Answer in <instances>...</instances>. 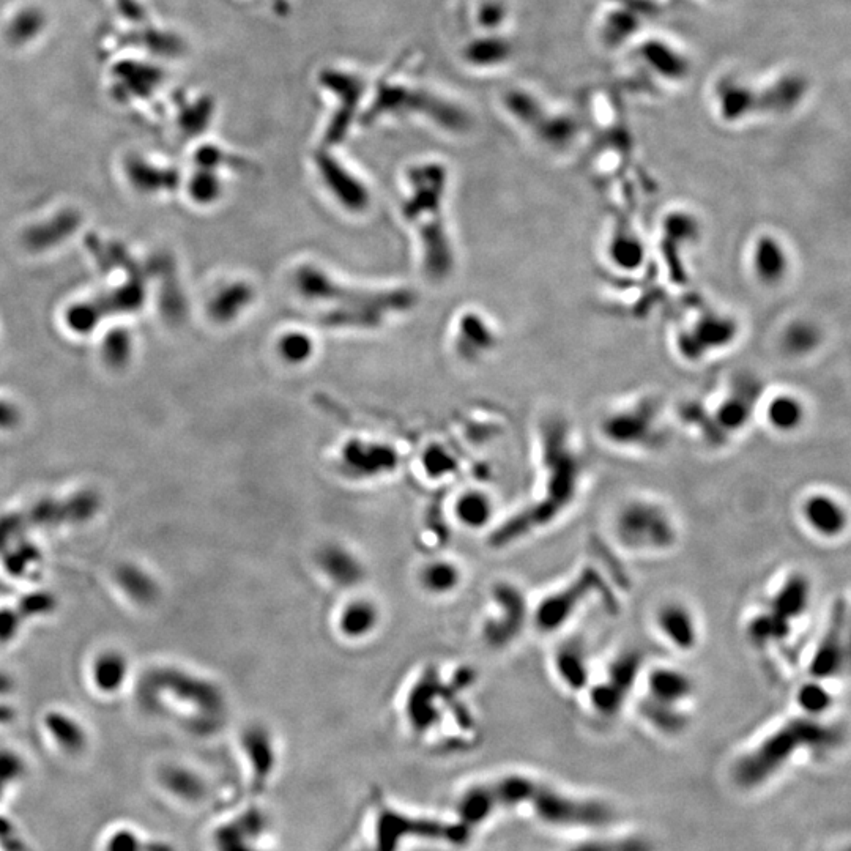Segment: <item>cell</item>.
Segmentation results:
<instances>
[{
	"mask_svg": "<svg viewBox=\"0 0 851 851\" xmlns=\"http://www.w3.org/2000/svg\"><path fill=\"white\" fill-rule=\"evenodd\" d=\"M844 740L845 733L839 725L798 714L741 752L730 766V779L740 790L754 792L784 773L801 755L829 754L839 749Z\"/></svg>",
	"mask_w": 851,
	"mask_h": 851,
	"instance_id": "6da1fadb",
	"label": "cell"
},
{
	"mask_svg": "<svg viewBox=\"0 0 851 851\" xmlns=\"http://www.w3.org/2000/svg\"><path fill=\"white\" fill-rule=\"evenodd\" d=\"M294 289L313 306L319 324L333 328L372 330L380 327L391 314L406 311L413 305L412 294L406 290L355 289L331 278L324 268L313 264L298 268Z\"/></svg>",
	"mask_w": 851,
	"mask_h": 851,
	"instance_id": "7a4b0ae2",
	"label": "cell"
},
{
	"mask_svg": "<svg viewBox=\"0 0 851 851\" xmlns=\"http://www.w3.org/2000/svg\"><path fill=\"white\" fill-rule=\"evenodd\" d=\"M402 213L420 243L421 264L432 281H442L454 268V251L446 227L445 194L448 174L440 163H421L409 169Z\"/></svg>",
	"mask_w": 851,
	"mask_h": 851,
	"instance_id": "3957f363",
	"label": "cell"
},
{
	"mask_svg": "<svg viewBox=\"0 0 851 851\" xmlns=\"http://www.w3.org/2000/svg\"><path fill=\"white\" fill-rule=\"evenodd\" d=\"M612 535L632 554H666L675 549L680 528L672 511L651 498H629L612 517Z\"/></svg>",
	"mask_w": 851,
	"mask_h": 851,
	"instance_id": "277c9868",
	"label": "cell"
},
{
	"mask_svg": "<svg viewBox=\"0 0 851 851\" xmlns=\"http://www.w3.org/2000/svg\"><path fill=\"white\" fill-rule=\"evenodd\" d=\"M369 111L374 116L424 117L446 133H464L470 128L469 112L442 93L409 86L406 82H383ZM371 114V116H372Z\"/></svg>",
	"mask_w": 851,
	"mask_h": 851,
	"instance_id": "5b68a950",
	"label": "cell"
},
{
	"mask_svg": "<svg viewBox=\"0 0 851 851\" xmlns=\"http://www.w3.org/2000/svg\"><path fill=\"white\" fill-rule=\"evenodd\" d=\"M539 822L557 829H604L615 822L610 804L539 782L527 804Z\"/></svg>",
	"mask_w": 851,
	"mask_h": 851,
	"instance_id": "8992f818",
	"label": "cell"
},
{
	"mask_svg": "<svg viewBox=\"0 0 851 851\" xmlns=\"http://www.w3.org/2000/svg\"><path fill=\"white\" fill-rule=\"evenodd\" d=\"M647 658L639 648H625L607 662L603 677L590 681L584 695L596 718L614 721L625 710L642 681Z\"/></svg>",
	"mask_w": 851,
	"mask_h": 851,
	"instance_id": "52a82bcc",
	"label": "cell"
},
{
	"mask_svg": "<svg viewBox=\"0 0 851 851\" xmlns=\"http://www.w3.org/2000/svg\"><path fill=\"white\" fill-rule=\"evenodd\" d=\"M614 596L595 566L587 565L557 590L550 591L532 610L533 625L543 634H557L574 620L585 604L599 596Z\"/></svg>",
	"mask_w": 851,
	"mask_h": 851,
	"instance_id": "ba28073f",
	"label": "cell"
},
{
	"mask_svg": "<svg viewBox=\"0 0 851 851\" xmlns=\"http://www.w3.org/2000/svg\"><path fill=\"white\" fill-rule=\"evenodd\" d=\"M631 51L634 67L642 70L647 79L661 84L664 90L678 89L691 78V57L670 38L640 35L632 43Z\"/></svg>",
	"mask_w": 851,
	"mask_h": 851,
	"instance_id": "9c48e42d",
	"label": "cell"
},
{
	"mask_svg": "<svg viewBox=\"0 0 851 851\" xmlns=\"http://www.w3.org/2000/svg\"><path fill=\"white\" fill-rule=\"evenodd\" d=\"M847 629L848 604L844 598H839L829 612L822 636L818 637L807 664L809 678L829 683L847 670L850 658Z\"/></svg>",
	"mask_w": 851,
	"mask_h": 851,
	"instance_id": "30bf717a",
	"label": "cell"
},
{
	"mask_svg": "<svg viewBox=\"0 0 851 851\" xmlns=\"http://www.w3.org/2000/svg\"><path fill=\"white\" fill-rule=\"evenodd\" d=\"M711 111L724 125H743L760 114L759 89L740 70L724 71L710 89Z\"/></svg>",
	"mask_w": 851,
	"mask_h": 851,
	"instance_id": "8fae6325",
	"label": "cell"
},
{
	"mask_svg": "<svg viewBox=\"0 0 851 851\" xmlns=\"http://www.w3.org/2000/svg\"><path fill=\"white\" fill-rule=\"evenodd\" d=\"M319 84L338 100L336 117L331 120L327 136H325L328 147H333V145L339 144L344 138V134L349 131L350 123H352L358 108H360L361 100L365 98L368 84L355 71L338 67L327 68V70L322 71L319 76Z\"/></svg>",
	"mask_w": 851,
	"mask_h": 851,
	"instance_id": "7c38bea8",
	"label": "cell"
},
{
	"mask_svg": "<svg viewBox=\"0 0 851 851\" xmlns=\"http://www.w3.org/2000/svg\"><path fill=\"white\" fill-rule=\"evenodd\" d=\"M314 166L325 190L342 209L354 213L368 209L371 204L368 186L344 161L324 149L317 152Z\"/></svg>",
	"mask_w": 851,
	"mask_h": 851,
	"instance_id": "4fadbf2b",
	"label": "cell"
},
{
	"mask_svg": "<svg viewBox=\"0 0 851 851\" xmlns=\"http://www.w3.org/2000/svg\"><path fill=\"white\" fill-rule=\"evenodd\" d=\"M757 89L762 116L787 117L804 105L811 84L799 71L785 68L774 71L765 82H757Z\"/></svg>",
	"mask_w": 851,
	"mask_h": 851,
	"instance_id": "5bb4252c",
	"label": "cell"
},
{
	"mask_svg": "<svg viewBox=\"0 0 851 851\" xmlns=\"http://www.w3.org/2000/svg\"><path fill=\"white\" fill-rule=\"evenodd\" d=\"M799 517L804 527L822 541H836L847 533L850 525L847 506L831 492L814 491L803 498Z\"/></svg>",
	"mask_w": 851,
	"mask_h": 851,
	"instance_id": "9a60e30c",
	"label": "cell"
},
{
	"mask_svg": "<svg viewBox=\"0 0 851 851\" xmlns=\"http://www.w3.org/2000/svg\"><path fill=\"white\" fill-rule=\"evenodd\" d=\"M752 278L762 287L774 289L787 283L792 272V254L781 237L760 234L754 238L747 253Z\"/></svg>",
	"mask_w": 851,
	"mask_h": 851,
	"instance_id": "2e32d148",
	"label": "cell"
},
{
	"mask_svg": "<svg viewBox=\"0 0 851 851\" xmlns=\"http://www.w3.org/2000/svg\"><path fill=\"white\" fill-rule=\"evenodd\" d=\"M653 623L661 639L678 653H692L700 645L699 618L683 601H664L655 610Z\"/></svg>",
	"mask_w": 851,
	"mask_h": 851,
	"instance_id": "e0dca14e",
	"label": "cell"
},
{
	"mask_svg": "<svg viewBox=\"0 0 851 851\" xmlns=\"http://www.w3.org/2000/svg\"><path fill=\"white\" fill-rule=\"evenodd\" d=\"M645 695L658 702L688 708L697 694L691 673L675 666L647 667L642 678Z\"/></svg>",
	"mask_w": 851,
	"mask_h": 851,
	"instance_id": "ac0fdd59",
	"label": "cell"
},
{
	"mask_svg": "<svg viewBox=\"0 0 851 851\" xmlns=\"http://www.w3.org/2000/svg\"><path fill=\"white\" fill-rule=\"evenodd\" d=\"M812 601L814 584L811 577L801 571H795L781 580V584L777 585L773 595L766 601L765 607L776 617L787 621L788 625L795 626L806 617Z\"/></svg>",
	"mask_w": 851,
	"mask_h": 851,
	"instance_id": "d6986e66",
	"label": "cell"
},
{
	"mask_svg": "<svg viewBox=\"0 0 851 851\" xmlns=\"http://www.w3.org/2000/svg\"><path fill=\"white\" fill-rule=\"evenodd\" d=\"M48 30V12L35 2L16 5L2 23V37L13 49H27L37 45L46 37Z\"/></svg>",
	"mask_w": 851,
	"mask_h": 851,
	"instance_id": "ffe728a7",
	"label": "cell"
},
{
	"mask_svg": "<svg viewBox=\"0 0 851 851\" xmlns=\"http://www.w3.org/2000/svg\"><path fill=\"white\" fill-rule=\"evenodd\" d=\"M516 46L505 32L502 34H480L470 38L462 46L461 59L467 67L476 71L503 70L513 62Z\"/></svg>",
	"mask_w": 851,
	"mask_h": 851,
	"instance_id": "44dd1931",
	"label": "cell"
},
{
	"mask_svg": "<svg viewBox=\"0 0 851 851\" xmlns=\"http://www.w3.org/2000/svg\"><path fill=\"white\" fill-rule=\"evenodd\" d=\"M552 666L563 688L584 694L591 681L590 656L584 642L569 639L560 643L555 650Z\"/></svg>",
	"mask_w": 851,
	"mask_h": 851,
	"instance_id": "7402d4cb",
	"label": "cell"
},
{
	"mask_svg": "<svg viewBox=\"0 0 851 851\" xmlns=\"http://www.w3.org/2000/svg\"><path fill=\"white\" fill-rule=\"evenodd\" d=\"M763 420L779 435H793L804 428L807 406L799 394L781 390L771 394L763 404Z\"/></svg>",
	"mask_w": 851,
	"mask_h": 851,
	"instance_id": "603a6c76",
	"label": "cell"
},
{
	"mask_svg": "<svg viewBox=\"0 0 851 851\" xmlns=\"http://www.w3.org/2000/svg\"><path fill=\"white\" fill-rule=\"evenodd\" d=\"M637 714L643 724L666 738H678L688 732L691 725L688 708L667 705V703L650 699L645 694L637 702Z\"/></svg>",
	"mask_w": 851,
	"mask_h": 851,
	"instance_id": "cb8c5ba5",
	"label": "cell"
},
{
	"mask_svg": "<svg viewBox=\"0 0 851 851\" xmlns=\"http://www.w3.org/2000/svg\"><path fill=\"white\" fill-rule=\"evenodd\" d=\"M163 82L160 68L157 65L141 64L133 60L131 64H120L112 71V87L117 93H123L127 100L149 98Z\"/></svg>",
	"mask_w": 851,
	"mask_h": 851,
	"instance_id": "d4e9b609",
	"label": "cell"
},
{
	"mask_svg": "<svg viewBox=\"0 0 851 851\" xmlns=\"http://www.w3.org/2000/svg\"><path fill=\"white\" fill-rule=\"evenodd\" d=\"M125 175L134 190L142 194H157L172 191L179 185V172L163 168L141 155H131L125 160Z\"/></svg>",
	"mask_w": 851,
	"mask_h": 851,
	"instance_id": "484cf974",
	"label": "cell"
},
{
	"mask_svg": "<svg viewBox=\"0 0 851 851\" xmlns=\"http://www.w3.org/2000/svg\"><path fill=\"white\" fill-rule=\"evenodd\" d=\"M639 26V12H634L629 7H610L607 12L599 16L596 30L603 45L614 49L625 45L631 46L642 35Z\"/></svg>",
	"mask_w": 851,
	"mask_h": 851,
	"instance_id": "4316f807",
	"label": "cell"
},
{
	"mask_svg": "<svg viewBox=\"0 0 851 851\" xmlns=\"http://www.w3.org/2000/svg\"><path fill=\"white\" fill-rule=\"evenodd\" d=\"M793 629L795 626L788 625L787 621L776 617L771 610L763 606L747 618L744 634L749 645L755 650H773L790 639Z\"/></svg>",
	"mask_w": 851,
	"mask_h": 851,
	"instance_id": "83f0119b",
	"label": "cell"
},
{
	"mask_svg": "<svg viewBox=\"0 0 851 851\" xmlns=\"http://www.w3.org/2000/svg\"><path fill=\"white\" fill-rule=\"evenodd\" d=\"M580 131H582V123L577 116H574V112L549 106L532 133L547 147L563 149L574 144L576 138H579Z\"/></svg>",
	"mask_w": 851,
	"mask_h": 851,
	"instance_id": "f1b7e54d",
	"label": "cell"
},
{
	"mask_svg": "<svg viewBox=\"0 0 851 851\" xmlns=\"http://www.w3.org/2000/svg\"><path fill=\"white\" fill-rule=\"evenodd\" d=\"M500 101L506 116L528 131L538 125L549 108L546 100L536 90L524 86L510 87L503 93Z\"/></svg>",
	"mask_w": 851,
	"mask_h": 851,
	"instance_id": "f546056e",
	"label": "cell"
},
{
	"mask_svg": "<svg viewBox=\"0 0 851 851\" xmlns=\"http://www.w3.org/2000/svg\"><path fill=\"white\" fill-rule=\"evenodd\" d=\"M254 302V289L245 281L224 284L210 298L209 316L218 324H231Z\"/></svg>",
	"mask_w": 851,
	"mask_h": 851,
	"instance_id": "4dcf8cb0",
	"label": "cell"
},
{
	"mask_svg": "<svg viewBox=\"0 0 851 851\" xmlns=\"http://www.w3.org/2000/svg\"><path fill=\"white\" fill-rule=\"evenodd\" d=\"M81 224V216L75 210H65L59 215L54 216L45 223L37 224L30 227L29 231L24 234V243L27 248L34 251H43V249L54 248L65 242L68 237L75 234Z\"/></svg>",
	"mask_w": 851,
	"mask_h": 851,
	"instance_id": "1f68e13d",
	"label": "cell"
},
{
	"mask_svg": "<svg viewBox=\"0 0 851 851\" xmlns=\"http://www.w3.org/2000/svg\"><path fill=\"white\" fill-rule=\"evenodd\" d=\"M454 342L459 355L475 360L495 346L494 331L478 314H467L459 320Z\"/></svg>",
	"mask_w": 851,
	"mask_h": 851,
	"instance_id": "d6a6232c",
	"label": "cell"
},
{
	"mask_svg": "<svg viewBox=\"0 0 851 851\" xmlns=\"http://www.w3.org/2000/svg\"><path fill=\"white\" fill-rule=\"evenodd\" d=\"M795 702L799 714L807 718L825 719L826 714L833 710L836 699L826 681L807 678L796 689Z\"/></svg>",
	"mask_w": 851,
	"mask_h": 851,
	"instance_id": "836d02e7",
	"label": "cell"
},
{
	"mask_svg": "<svg viewBox=\"0 0 851 851\" xmlns=\"http://www.w3.org/2000/svg\"><path fill=\"white\" fill-rule=\"evenodd\" d=\"M820 341V331L807 320H798L787 325L781 338L782 349L793 357L811 354L812 350L817 349Z\"/></svg>",
	"mask_w": 851,
	"mask_h": 851,
	"instance_id": "e575fe53",
	"label": "cell"
},
{
	"mask_svg": "<svg viewBox=\"0 0 851 851\" xmlns=\"http://www.w3.org/2000/svg\"><path fill=\"white\" fill-rule=\"evenodd\" d=\"M188 193L196 204H213L223 194V179L215 168L199 166L197 171L191 174L190 182H188Z\"/></svg>",
	"mask_w": 851,
	"mask_h": 851,
	"instance_id": "d590c367",
	"label": "cell"
},
{
	"mask_svg": "<svg viewBox=\"0 0 851 851\" xmlns=\"http://www.w3.org/2000/svg\"><path fill=\"white\" fill-rule=\"evenodd\" d=\"M643 253H645V249H643L642 242L637 235L621 234L618 237L610 238L609 248H607L610 264L621 268V270H628V268L634 270V268L640 267Z\"/></svg>",
	"mask_w": 851,
	"mask_h": 851,
	"instance_id": "8d00e7d4",
	"label": "cell"
},
{
	"mask_svg": "<svg viewBox=\"0 0 851 851\" xmlns=\"http://www.w3.org/2000/svg\"><path fill=\"white\" fill-rule=\"evenodd\" d=\"M473 15L476 27L483 34H502L511 21L510 5L505 0H481Z\"/></svg>",
	"mask_w": 851,
	"mask_h": 851,
	"instance_id": "74e56055",
	"label": "cell"
},
{
	"mask_svg": "<svg viewBox=\"0 0 851 851\" xmlns=\"http://www.w3.org/2000/svg\"><path fill=\"white\" fill-rule=\"evenodd\" d=\"M133 355V338L125 328H114L101 342V357L112 369H122L130 363Z\"/></svg>",
	"mask_w": 851,
	"mask_h": 851,
	"instance_id": "f35d334b",
	"label": "cell"
},
{
	"mask_svg": "<svg viewBox=\"0 0 851 851\" xmlns=\"http://www.w3.org/2000/svg\"><path fill=\"white\" fill-rule=\"evenodd\" d=\"M568 851H655V847L642 836H620L587 840Z\"/></svg>",
	"mask_w": 851,
	"mask_h": 851,
	"instance_id": "ab89813d",
	"label": "cell"
},
{
	"mask_svg": "<svg viewBox=\"0 0 851 851\" xmlns=\"http://www.w3.org/2000/svg\"><path fill=\"white\" fill-rule=\"evenodd\" d=\"M103 305L95 302H84L71 306L67 311V325L71 331L79 335H87L95 330L103 319Z\"/></svg>",
	"mask_w": 851,
	"mask_h": 851,
	"instance_id": "60d3db41",
	"label": "cell"
},
{
	"mask_svg": "<svg viewBox=\"0 0 851 851\" xmlns=\"http://www.w3.org/2000/svg\"><path fill=\"white\" fill-rule=\"evenodd\" d=\"M278 352L289 363H303L313 357L314 342L302 331H289L279 339Z\"/></svg>",
	"mask_w": 851,
	"mask_h": 851,
	"instance_id": "b9f144b4",
	"label": "cell"
},
{
	"mask_svg": "<svg viewBox=\"0 0 851 851\" xmlns=\"http://www.w3.org/2000/svg\"><path fill=\"white\" fill-rule=\"evenodd\" d=\"M459 505H461L459 506V516L465 524L480 527L491 519L492 502L486 494L472 492V494L462 497Z\"/></svg>",
	"mask_w": 851,
	"mask_h": 851,
	"instance_id": "7bdbcfd3",
	"label": "cell"
},
{
	"mask_svg": "<svg viewBox=\"0 0 851 851\" xmlns=\"http://www.w3.org/2000/svg\"><path fill=\"white\" fill-rule=\"evenodd\" d=\"M144 287L141 281H130L125 286L117 289L116 294L112 295L111 303H106V308L119 309V311H136L141 308L144 302Z\"/></svg>",
	"mask_w": 851,
	"mask_h": 851,
	"instance_id": "ee69618b",
	"label": "cell"
},
{
	"mask_svg": "<svg viewBox=\"0 0 851 851\" xmlns=\"http://www.w3.org/2000/svg\"><path fill=\"white\" fill-rule=\"evenodd\" d=\"M19 421V412L12 402L0 399V429L13 428Z\"/></svg>",
	"mask_w": 851,
	"mask_h": 851,
	"instance_id": "f6af8a7d",
	"label": "cell"
},
{
	"mask_svg": "<svg viewBox=\"0 0 851 851\" xmlns=\"http://www.w3.org/2000/svg\"><path fill=\"white\" fill-rule=\"evenodd\" d=\"M350 606H352V604H350ZM342 617L357 618V614H355L354 607H349V609L344 610V614H342ZM342 621H344V623H342V629H344V631H342V632H355V634H358V626L355 625V623H357L358 620H355V621L354 620H342ZM368 623H374V621L360 620V632L365 631L366 625H368Z\"/></svg>",
	"mask_w": 851,
	"mask_h": 851,
	"instance_id": "bcb514c9",
	"label": "cell"
},
{
	"mask_svg": "<svg viewBox=\"0 0 851 851\" xmlns=\"http://www.w3.org/2000/svg\"><path fill=\"white\" fill-rule=\"evenodd\" d=\"M705 2H716V0H705Z\"/></svg>",
	"mask_w": 851,
	"mask_h": 851,
	"instance_id": "7dc6e473",
	"label": "cell"
}]
</instances>
